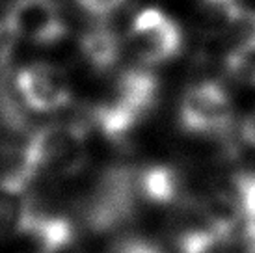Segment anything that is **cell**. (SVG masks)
Segmentation results:
<instances>
[{
	"instance_id": "obj_1",
	"label": "cell",
	"mask_w": 255,
	"mask_h": 253,
	"mask_svg": "<svg viewBox=\"0 0 255 253\" xmlns=\"http://www.w3.org/2000/svg\"><path fill=\"white\" fill-rule=\"evenodd\" d=\"M88 145L75 125H49L37 130L21 155V173L28 181L37 175L67 177L84 168Z\"/></svg>"
},
{
	"instance_id": "obj_2",
	"label": "cell",
	"mask_w": 255,
	"mask_h": 253,
	"mask_svg": "<svg viewBox=\"0 0 255 253\" xmlns=\"http://www.w3.org/2000/svg\"><path fill=\"white\" fill-rule=\"evenodd\" d=\"M128 49L140 62L158 65L175 58L183 45L179 24L170 15L147 7L134 17L127 35Z\"/></svg>"
},
{
	"instance_id": "obj_3",
	"label": "cell",
	"mask_w": 255,
	"mask_h": 253,
	"mask_svg": "<svg viewBox=\"0 0 255 253\" xmlns=\"http://www.w3.org/2000/svg\"><path fill=\"white\" fill-rule=\"evenodd\" d=\"M179 118L188 132L220 134L231 125L233 103L222 86L199 82L183 95Z\"/></svg>"
},
{
	"instance_id": "obj_4",
	"label": "cell",
	"mask_w": 255,
	"mask_h": 253,
	"mask_svg": "<svg viewBox=\"0 0 255 253\" xmlns=\"http://www.w3.org/2000/svg\"><path fill=\"white\" fill-rule=\"evenodd\" d=\"M6 28L19 41L50 45L65 34V22L56 0H15L6 13Z\"/></svg>"
},
{
	"instance_id": "obj_5",
	"label": "cell",
	"mask_w": 255,
	"mask_h": 253,
	"mask_svg": "<svg viewBox=\"0 0 255 253\" xmlns=\"http://www.w3.org/2000/svg\"><path fill=\"white\" fill-rule=\"evenodd\" d=\"M17 92L24 105L36 112H56L71 101V86L64 75L50 63H30L17 73Z\"/></svg>"
},
{
	"instance_id": "obj_6",
	"label": "cell",
	"mask_w": 255,
	"mask_h": 253,
	"mask_svg": "<svg viewBox=\"0 0 255 253\" xmlns=\"http://www.w3.org/2000/svg\"><path fill=\"white\" fill-rule=\"evenodd\" d=\"M28 201L24 188L0 183V240H6L13 233L22 231Z\"/></svg>"
},
{
	"instance_id": "obj_7",
	"label": "cell",
	"mask_w": 255,
	"mask_h": 253,
	"mask_svg": "<svg viewBox=\"0 0 255 253\" xmlns=\"http://www.w3.org/2000/svg\"><path fill=\"white\" fill-rule=\"evenodd\" d=\"M82 49H84L88 60L99 67L112 65L116 56H118V41L105 28L88 32L84 35V41H82Z\"/></svg>"
},
{
	"instance_id": "obj_8",
	"label": "cell",
	"mask_w": 255,
	"mask_h": 253,
	"mask_svg": "<svg viewBox=\"0 0 255 253\" xmlns=\"http://www.w3.org/2000/svg\"><path fill=\"white\" fill-rule=\"evenodd\" d=\"M237 209L244 218L248 239L255 246V173L239 177V181H237Z\"/></svg>"
},
{
	"instance_id": "obj_9",
	"label": "cell",
	"mask_w": 255,
	"mask_h": 253,
	"mask_svg": "<svg viewBox=\"0 0 255 253\" xmlns=\"http://www.w3.org/2000/svg\"><path fill=\"white\" fill-rule=\"evenodd\" d=\"M125 0H78V4L84 7L88 13L93 15H107L120 7Z\"/></svg>"
},
{
	"instance_id": "obj_10",
	"label": "cell",
	"mask_w": 255,
	"mask_h": 253,
	"mask_svg": "<svg viewBox=\"0 0 255 253\" xmlns=\"http://www.w3.org/2000/svg\"><path fill=\"white\" fill-rule=\"evenodd\" d=\"M241 132H242V138H244V141L248 143L250 147L255 149V112H252L246 120L242 121Z\"/></svg>"
}]
</instances>
